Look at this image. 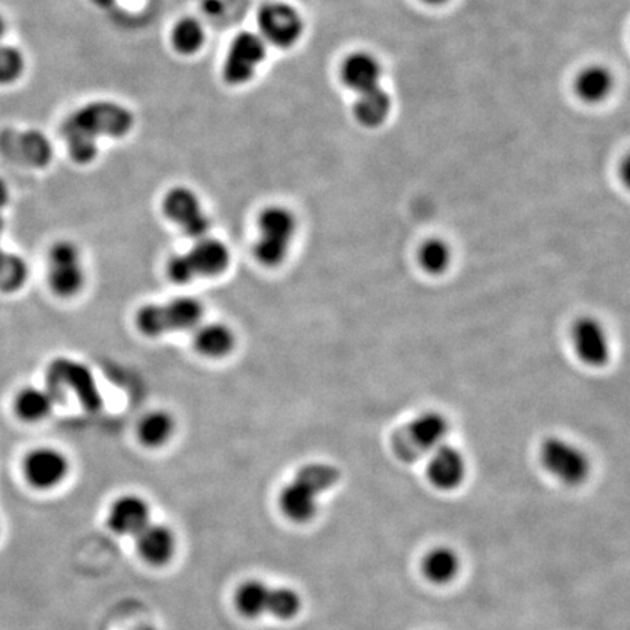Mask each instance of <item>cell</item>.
I'll use <instances>...</instances> for the list:
<instances>
[{
  "instance_id": "obj_16",
  "label": "cell",
  "mask_w": 630,
  "mask_h": 630,
  "mask_svg": "<svg viewBox=\"0 0 630 630\" xmlns=\"http://www.w3.org/2000/svg\"><path fill=\"white\" fill-rule=\"evenodd\" d=\"M466 476V461L453 445L442 444L429 454L428 477L435 488L451 490Z\"/></svg>"
},
{
  "instance_id": "obj_5",
  "label": "cell",
  "mask_w": 630,
  "mask_h": 630,
  "mask_svg": "<svg viewBox=\"0 0 630 630\" xmlns=\"http://www.w3.org/2000/svg\"><path fill=\"white\" fill-rule=\"evenodd\" d=\"M231 263V253L227 244L213 238H200L189 251L177 254L168 262V276L175 283L186 285L197 278L218 276L227 270Z\"/></svg>"
},
{
  "instance_id": "obj_35",
  "label": "cell",
  "mask_w": 630,
  "mask_h": 630,
  "mask_svg": "<svg viewBox=\"0 0 630 630\" xmlns=\"http://www.w3.org/2000/svg\"><path fill=\"white\" fill-rule=\"evenodd\" d=\"M138 630H155V629H152V628H142V629H138Z\"/></svg>"
},
{
  "instance_id": "obj_33",
  "label": "cell",
  "mask_w": 630,
  "mask_h": 630,
  "mask_svg": "<svg viewBox=\"0 0 630 630\" xmlns=\"http://www.w3.org/2000/svg\"><path fill=\"white\" fill-rule=\"evenodd\" d=\"M5 251L2 250V248H0V263H2L3 257H5Z\"/></svg>"
},
{
  "instance_id": "obj_9",
  "label": "cell",
  "mask_w": 630,
  "mask_h": 630,
  "mask_svg": "<svg viewBox=\"0 0 630 630\" xmlns=\"http://www.w3.org/2000/svg\"><path fill=\"white\" fill-rule=\"evenodd\" d=\"M540 458L544 469L565 485H581L591 472L587 454L566 439L547 438L540 450Z\"/></svg>"
},
{
  "instance_id": "obj_22",
  "label": "cell",
  "mask_w": 630,
  "mask_h": 630,
  "mask_svg": "<svg viewBox=\"0 0 630 630\" xmlns=\"http://www.w3.org/2000/svg\"><path fill=\"white\" fill-rule=\"evenodd\" d=\"M175 422L173 416L162 410L143 416L138 425V437L146 447L157 448L173 437Z\"/></svg>"
},
{
  "instance_id": "obj_10",
  "label": "cell",
  "mask_w": 630,
  "mask_h": 630,
  "mask_svg": "<svg viewBox=\"0 0 630 630\" xmlns=\"http://www.w3.org/2000/svg\"><path fill=\"white\" fill-rule=\"evenodd\" d=\"M49 283L59 297H75L85 285V267L79 248L70 241H59L49 253Z\"/></svg>"
},
{
  "instance_id": "obj_19",
  "label": "cell",
  "mask_w": 630,
  "mask_h": 630,
  "mask_svg": "<svg viewBox=\"0 0 630 630\" xmlns=\"http://www.w3.org/2000/svg\"><path fill=\"white\" fill-rule=\"evenodd\" d=\"M342 78L350 89L362 94L380 87L381 68L369 54L355 53L343 63Z\"/></svg>"
},
{
  "instance_id": "obj_15",
  "label": "cell",
  "mask_w": 630,
  "mask_h": 630,
  "mask_svg": "<svg viewBox=\"0 0 630 630\" xmlns=\"http://www.w3.org/2000/svg\"><path fill=\"white\" fill-rule=\"evenodd\" d=\"M25 476L38 489H52L65 480L69 463L65 455L54 448H38L25 460Z\"/></svg>"
},
{
  "instance_id": "obj_21",
  "label": "cell",
  "mask_w": 630,
  "mask_h": 630,
  "mask_svg": "<svg viewBox=\"0 0 630 630\" xmlns=\"http://www.w3.org/2000/svg\"><path fill=\"white\" fill-rule=\"evenodd\" d=\"M56 403L57 399L49 388L28 387L18 394L15 407L19 418L27 422H40L49 418Z\"/></svg>"
},
{
  "instance_id": "obj_14",
  "label": "cell",
  "mask_w": 630,
  "mask_h": 630,
  "mask_svg": "<svg viewBox=\"0 0 630 630\" xmlns=\"http://www.w3.org/2000/svg\"><path fill=\"white\" fill-rule=\"evenodd\" d=\"M572 345L582 364L603 368L610 362L612 343L603 324L594 317H582L572 327Z\"/></svg>"
},
{
  "instance_id": "obj_8",
  "label": "cell",
  "mask_w": 630,
  "mask_h": 630,
  "mask_svg": "<svg viewBox=\"0 0 630 630\" xmlns=\"http://www.w3.org/2000/svg\"><path fill=\"white\" fill-rule=\"evenodd\" d=\"M47 388L52 391L57 402L65 399L70 393L89 412H97L103 407V397L95 383L94 375L91 369L81 362L68 358L53 361L47 369Z\"/></svg>"
},
{
  "instance_id": "obj_4",
  "label": "cell",
  "mask_w": 630,
  "mask_h": 630,
  "mask_svg": "<svg viewBox=\"0 0 630 630\" xmlns=\"http://www.w3.org/2000/svg\"><path fill=\"white\" fill-rule=\"evenodd\" d=\"M298 222L291 210L269 206L259 216V240L254 256L263 266L276 267L285 262L297 234Z\"/></svg>"
},
{
  "instance_id": "obj_6",
  "label": "cell",
  "mask_w": 630,
  "mask_h": 630,
  "mask_svg": "<svg viewBox=\"0 0 630 630\" xmlns=\"http://www.w3.org/2000/svg\"><path fill=\"white\" fill-rule=\"evenodd\" d=\"M237 609L245 617L272 614L280 620H291L301 610V597L291 588H272L263 581H247L235 595Z\"/></svg>"
},
{
  "instance_id": "obj_18",
  "label": "cell",
  "mask_w": 630,
  "mask_h": 630,
  "mask_svg": "<svg viewBox=\"0 0 630 630\" xmlns=\"http://www.w3.org/2000/svg\"><path fill=\"white\" fill-rule=\"evenodd\" d=\"M135 539L139 555L151 565L162 566L173 559L175 537L167 525L149 523Z\"/></svg>"
},
{
  "instance_id": "obj_7",
  "label": "cell",
  "mask_w": 630,
  "mask_h": 630,
  "mask_svg": "<svg viewBox=\"0 0 630 630\" xmlns=\"http://www.w3.org/2000/svg\"><path fill=\"white\" fill-rule=\"evenodd\" d=\"M203 317L202 302L183 297L165 304H151L140 308L136 326L146 336L157 337L171 332H183L200 323Z\"/></svg>"
},
{
  "instance_id": "obj_11",
  "label": "cell",
  "mask_w": 630,
  "mask_h": 630,
  "mask_svg": "<svg viewBox=\"0 0 630 630\" xmlns=\"http://www.w3.org/2000/svg\"><path fill=\"white\" fill-rule=\"evenodd\" d=\"M266 57V43L259 34L240 33L232 40L227 57H225V82L229 85L248 84L256 75L257 69Z\"/></svg>"
},
{
  "instance_id": "obj_31",
  "label": "cell",
  "mask_w": 630,
  "mask_h": 630,
  "mask_svg": "<svg viewBox=\"0 0 630 630\" xmlns=\"http://www.w3.org/2000/svg\"><path fill=\"white\" fill-rule=\"evenodd\" d=\"M6 203H8V189H6V184L0 180V212L5 208ZM0 231H2V216H0Z\"/></svg>"
},
{
  "instance_id": "obj_34",
  "label": "cell",
  "mask_w": 630,
  "mask_h": 630,
  "mask_svg": "<svg viewBox=\"0 0 630 630\" xmlns=\"http://www.w3.org/2000/svg\"><path fill=\"white\" fill-rule=\"evenodd\" d=\"M426 2L439 3V2H444V0H426Z\"/></svg>"
},
{
  "instance_id": "obj_17",
  "label": "cell",
  "mask_w": 630,
  "mask_h": 630,
  "mask_svg": "<svg viewBox=\"0 0 630 630\" xmlns=\"http://www.w3.org/2000/svg\"><path fill=\"white\" fill-rule=\"evenodd\" d=\"M149 523V505L136 495L117 499L108 514V527L120 536L135 537Z\"/></svg>"
},
{
  "instance_id": "obj_2",
  "label": "cell",
  "mask_w": 630,
  "mask_h": 630,
  "mask_svg": "<svg viewBox=\"0 0 630 630\" xmlns=\"http://www.w3.org/2000/svg\"><path fill=\"white\" fill-rule=\"evenodd\" d=\"M339 480V470L330 464L313 463L302 467L280 493L283 514L295 523H307L317 514L318 496Z\"/></svg>"
},
{
  "instance_id": "obj_30",
  "label": "cell",
  "mask_w": 630,
  "mask_h": 630,
  "mask_svg": "<svg viewBox=\"0 0 630 630\" xmlns=\"http://www.w3.org/2000/svg\"><path fill=\"white\" fill-rule=\"evenodd\" d=\"M24 57L11 46H0V85L12 84L24 72Z\"/></svg>"
},
{
  "instance_id": "obj_1",
  "label": "cell",
  "mask_w": 630,
  "mask_h": 630,
  "mask_svg": "<svg viewBox=\"0 0 630 630\" xmlns=\"http://www.w3.org/2000/svg\"><path fill=\"white\" fill-rule=\"evenodd\" d=\"M132 124V113L119 104L92 103L79 108L63 124L70 157L88 164L97 155L98 138H120L132 129Z\"/></svg>"
},
{
  "instance_id": "obj_27",
  "label": "cell",
  "mask_w": 630,
  "mask_h": 630,
  "mask_svg": "<svg viewBox=\"0 0 630 630\" xmlns=\"http://www.w3.org/2000/svg\"><path fill=\"white\" fill-rule=\"evenodd\" d=\"M612 85V76L603 68L585 69L577 81L578 94L590 103L603 100L609 94Z\"/></svg>"
},
{
  "instance_id": "obj_25",
  "label": "cell",
  "mask_w": 630,
  "mask_h": 630,
  "mask_svg": "<svg viewBox=\"0 0 630 630\" xmlns=\"http://www.w3.org/2000/svg\"><path fill=\"white\" fill-rule=\"evenodd\" d=\"M418 260L423 272L428 275L439 276L447 272L453 260V253L447 241L441 238H429L420 245Z\"/></svg>"
},
{
  "instance_id": "obj_28",
  "label": "cell",
  "mask_w": 630,
  "mask_h": 630,
  "mask_svg": "<svg viewBox=\"0 0 630 630\" xmlns=\"http://www.w3.org/2000/svg\"><path fill=\"white\" fill-rule=\"evenodd\" d=\"M28 266L17 254L6 253L0 263V291L15 292L24 285Z\"/></svg>"
},
{
  "instance_id": "obj_13",
  "label": "cell",
  "mask_w": 630,
  "mask_h": 630,
  "mask_svg": "<svg viewBox=\"0 0 630 630\" xmlns=\"http://www.w3.org/2000/svg\"><path fill=\"white\" fill-rule=\"evenodd\" d=\"M165 216L175 225L183 229L184 234L189 237H205L210 229V219L203 209L197 194L187 187H175L165 196L162 203Z\"/></svg>"
},
{
  "instance_id": "obj_32",
  "label": "cell",
  "mask_w": 630,
  "mask_h": 630,
  "mask_svg": "<svg viewBox=\"0 0 630 630\" xmlns=\"http://www.w3.org/2000/svg\"><path fill=\"white\" fill-rule=\"evenodd\" d=\"M3 31H5V22H3L2 17H0V38H2Z\"/></svg>"
},
{
  "instance_id": "obj_24",
  "label": "cell",
  "mask_w": 630,
  "mask_h": 630,
  "mask_svg": "<svg viewBox=\"0 0 630 630\" xmlns=\"http://www.w3.org/2000/svg\"><path fill=\"white\" fill-rule=\"evenodd\" d=\"M460 568V560L453 550L447 547H438L428 553L423 562V572L429 581L435 584H445L457 575Z\"/></svg>"
},
{
  "instance_id": "obj_26",
  "label": "cell",
  "mask_w": 630,
  "mask_h": 630,
  "mask_svg": "<svg viewBox=\"0 0 630 630\" xmlns=\"http://www.w3.org/2000/svg\"><path fill=\"white\" fill-rule=\"evenodd\" d=\"M171 43L175 52L192 56L199 52L205 43V30L202 24L193 18H183L174 25Z\"/></svg>"
},
{
  "instance_id": "obj_12",
  "label": "cell",
  "mask_w": 630,
  "mask_h": 630,
  "mask_svg": "<svg viewBox=\"0 0 630 630\" xmlns=\"http://www.w3.org/2000/svg\"><path fill=\"white\" fill-rule=\"evenodd\" d=\"M260 37L278 49H289L301 38L304 22L294 6L283 2L264 5L259 12Z\"/></svg>"
},
{
  "instance_id": "obj_3",
  "label": "cell",
  "mask_w": 630,
  "mask_h": 630,
  "mask_svg": "<svg viewBox=\"0 0 630 630\" xmlns=\"http://www.w3.org/2000/svg\"><path fill=\"white\" fill-rule=\"evenodd\" d=\"M450 423L442 413L425 412L400 426L391 438V448L399 460L415 463L444 444Z\"/></svg>"
},
{
  "instance_id": "obj_20",
  "label": "cell",
  "mask_w": 630,
  "mask_h": 630,
  "mask_svg": "<svg viewBox=\"0 0 630 630\" xmlns=\"http://www.w3.org/2000/svg\"><path fill=\"white\" fill-rule=\"evenodd\" d=\"M194 348L208 358H224L235 346V334L221 323L206 324L194 334Z\"/></svg>"
},
{
  "instance_id": "obj_29",
  "label": "cell",
  "mask_w": 630,
  "mask_h": 630,
  "mask_svg": "<svg viewBox=\"0 0 630 630\" xmlns=\"http://www.w3.org/2000/svg\"><path fill=\"white\" fill-rule=\"evenodd\" d=\"M21 154L22 159L31 165H44L49 162L50 155H52V149H50L49 143L40 135L30 133V135H22L21 139Z\"/></svg>"
},
{
  "instance_id": "obj_23",
  "label": "cell",
  "mask_w": 630,
  "mask_h": 630,
  "mask_svg": "<svg viewBox=\"0 0 630 630\" xmlns=\"http://www.w3.org/2000/svg\"><path fill=\"white\" fill-rule=\"evenodd\" d=\"M390 97L380 87L358 94L355 103V114L359 122L365 126H378L387 119L390 113Z\"/></svg>"
}]
</instances>
